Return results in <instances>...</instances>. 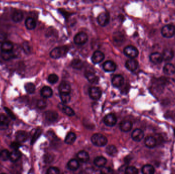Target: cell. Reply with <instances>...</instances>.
Wrapping results in <instances>:
<instances>
[{
	"label": "cell",
	"mask_w": 175,
	"mask_h": 174,
	"mask_svg": "<svg viewBox=\"0 0 175 174\" xmlns=\"http://www.w3.org/2000/svg\"><path fill=\"white\" fill-rule=\"evenodd\" d=\"M91 141L92 144L97 147H104L108 142V139L101 133H95L91 136Z\"/></svg>",
	"instance_id": "6da1fadb"
},
{
	"label": "cell",
	"mask_w": 175,
	"mask_h": 174,
	"mask_svg": "<svg viewBox=\"0 0 175 174\" xmlns=\"http://www.w3.org/2000/svg\"><path fill=\"white\" fill-rule=\"evenodd\" d=\"M68 51V48L66 46L58 47L55 48L51 51L50 56L54 59H58L62 56H65Z\"/></svg>",
	"instance_id": "7a4b0ae2"
},
{
	"label": "cell",
	"mask_w": 175,
	"mask_h": 174,
	"mask_svg": "<svg viewBox=\"0 0 175 174\" xmlns=\"http://www.w3.org/2000/svg\"><path fill=\"white\" fill-rule=\"evenodd\" d=\"M175 33V27L173 25H166L162 28L161 34L164 37L171 38L174 36Z\"/></svg>",
	"instance_id": "3957f363"
},
{
	"label": "cell",
	"mask_w": 175,
	"mask_h": 174,
	"mask_svg": "<svg viewBox=\"0 0 175 174\" xmlns=\"http://www.w3.org/2000/svg\"><path fill=\"white\" fill-rule=\"evenodd\" d=\"M123 53L125 56L130 58L131 59H134L137 57L139 54L138 49L134 46L131 45L126 46L123 50Z\"/></svg>",
	"instance_id": "277c9868"
},
{
	"label": "cell",
	"mask_w": 175,
	"mask_h": 174,
	"mask_svg": "<svg viewBox=\"0 0 175 174\" xmlns=\"http://www.w3.org/2000/svg\"><path fill=\"white\" fill-rule=\"evenodd\" d=\"M88 37L87 34L83 32L78 33L74 37V42L77 45H83L87 43Z\"/></svg>",
	"instance_id": "5b68a950"
},
{
	"label": "cell",
	"mask_w": 175,
	"mask_h": 174,
	"mask_svg": "<svg viewBox=\"0 0 175 174\" xmlns=\"http://www.w3.org/2000/svg\"><path fill=\"white\" fill-rule=\"evenodd\" d=\"M89 95L92 100H98L101 99L102 92L101 89L97 87H91L89 89Z\"/></svg>",
	"instance_id": "8992f818"
},
{
	"label": "cell",
	"mask_w": 175,
	"mask_h": 174,
	"mask_svg": "<svg viewBox=\"0 0 175 174\" xmlns=\"http://www.w3.org/2000/svg\"><path fill=\"white\" fill-rule=\"evenodd\" d=\"M110 15L108 12H101L97 17V22L99 25L107 26L110 21Z\"/></svg>",
	"instance_id": "52a82bcc"
},
{
	"label": "cell",
	"mask_w": 175,
	"mask_h": 174,
	"mask_svg": "<svg viewBox=\"0 0 175 174\" xmlns=\"http://www.w3.org/2000/svg\"><path fill=\"white\" fill-rule=\"evenodd\" d=\"M104 123L106 126L113 127L117 123V118L115 114H109L105 115L104 118Z\"/></svg>",
	"instance_id": "ba28073f"
},
{
	"label": "cell",
	"mask_w": 175,
	"mask_h": 174,
	"mask_svg": "<svg viewBox=\"0 0 175 174\" xmlns=\"http://www.w3.org/2000/svg\"><path fill=\"white\" fill-rule=\"evenodd\" d=\"M58 90L60 94H70L71 87L69 82L63 81L59 84Z\"/></svg>",
	"instance_id": "9c48e42d"
},
{
	"label": "cell",
	"mask_w": 175,
	"mask_h": 174,
	"mask_svg": "<svg viewBox=\"0 0 175 174\" xmlns=\"http://www.w3.org/2000/svg\"><path fill=\"white\" fill-rule=\"evenodd\" d=\"M145 136V133L141 129H136L133 131L131 134V137L133 141L137 142H139L143 139Z\"/></svg>",
	"instance_id": "30bf717a"
},
{
	"label": "cell",
	"mask_w": 175,
	"mask_h": 174,
	"mask_svg": "<svg viewBox=\"0 0 175 174\" xmlns=\"http://www.w3.org/2000/svg\"><path fill=\"white\" fill-rule=\"evenodd\" d=\"M138 65V61L134 59H129L125 64V68L131 72H134L137 70Z\"/></svg>",
	"instance_id": "8fae6325"
},
{
	"label": "cell",
	"mask_w": 175,
	"mask_h": 174,
	"mask_svg": "<svg viewBox=\"0 0 175 174\" xmlns=\"http://www.w3.org/2000/svg\"><path fill=\"white\" fill-rule=\"evenodd\" d=\"M105 59L104 53L99 51H96L93 53L92 56V61L93 64H98L101 62Z\"/></svg>",
	"instance_id": "7c38bea8"
},
{
	"label": "cell",
	"mask_w": 175,
	"mask_h": 174,
	"mask_svg": "<svg viewBox=\"0 0 175 174\" xmlns=\"http://www.w3.org/2000/svg\"><path fill=\"white\" fill-rule=\"evenodd\" d=\"M58 114L54 111L48 110L45 112V118L50 122H55L58 118Z\"/></svg>",
	"instance_id": "4fadbf2b"
},
{
	"label": "cell",
	"mask_w": 175,
	"mask_h": 174,
	"mask_svg": "<svg viewBox=\"0 0 175 174\" xmlns=\"http://www.w3.org/2000/svg\"><path fill=\"white\" fill-rule=\"evenodd\" d=\"M125 80L123 76L120 75H115L112 79V84L113 87L119 88L121 87L124 84Z\"/></svg>",
	"instance_id": "5bb4252c"
},
{
	"label": "cell",
	"mask_w": 175,
	"mask_h": 174,
	"mask_svg": "<svg viewBox=\"0 0 175 174\" xmlns=\"http://www.w3.org/2000/svg\"><path fill=\"white\" fill-rule=\"evenodd\" d=\"M85 76L89 82L92 84H97L99 82V78L91 71L86 72Z\"/></svg>",
	"instance_id": "9a60e30c"
},
{
	"label": "cell",
	"mask_w": 175,
	"mask_h": 174,
	"mask_svg": "<svg viewBox=\"0 0 175 174\" xmlns=\"http://www.w3.org/2000/svg\"><path fill=\"white\" fill-rule=\"evenodd\" d=\"M102 68L105 71L107 72H113L116 70V64L112 61H107L103 64Z\"/></svg>",
	"instance_id": "2e32d148"
},
{
	"label": "cell",
	"mask_w": 175,
	"mask_h": 174,
	"mask_svg": "<svg viewBox=\"0 0 175 174\" xmlns=\"http://www.w3.org/2000/svg\"><path fill=\"white\" fill-rule=\"evenodd\" d=\"M149 60L154 64H161L163 60L162 55L158 52L152 53L149 56Z\"/></svg>",
	"instance_id": "e0dca14e"
},
{
	"label": "cell",
	"mask_w": 175,
	"mask_h": 174,
	"mask_svg": "<svg viewBox=\"0 0 175 174\" xmlns=\"http://www.w3.org/2000/svg\"><path fill=\"white\" fill-rule=\"evenodd\" d=\"M133 127V124L129 121H122L119 124V128L121 131L124 132H128L131 130Z\"/></svg>",
	"instance_id": "ac0fdd59"
},
{
	"label": "cell",
	"mask_w": 175,
	"mask_h": 174,
	"mask_svg": "<svg viewBox=\"0 0 175 174\" xmlns=\"http://www.w3.org/2000/svg\"><path fill=\"white\" fill-rule=\"evenodd\" d=\"M58 107L64 112V114L69 117H72L75 115V112L73 109L63 103H59L58 105Z\"/></svg>",
	"instance_id": "d6986e66"
},
{
	"label": "cell",
	"mask_w": 175,
	"mask_h": 174,
	"mask_svg": "<svg viewBox=\"0 0 175 174\" xmlns=\"http://www.w3.org/2000/svg\"><path fill=\"white\" fill-rule=\"evenodd\" d=\"M145 145L147 148L149 149H153L155 148L157 145V141L155 138L152 136H149L146 137L145 141Z\"/></svg>",
	"instance_id": "ffe728a7"
},
{
	"label": "cell",
	"mask_w": 175,
	"mask_h": 174,
	"mask_svg": "<svg viewBox=\"0 0 175 174\" xmlns=\"http://www.w3.org/2000/svg\"><path fill=\"white\" fill-rule=\"evenodd\" d=\"M15 137L17 141L18 142H24L27 139L28 135L26 132L24 131H18L16 132Z\"/></svg>",
	"instance_id": "44dd1931"
},
{
	"label": "cell",
	"mask_w": 175,
	"mask_h": 174,
	"mask_svg": "<svg viewBox=\"0 0 175 174\" xmlns=\"http://www.w3.org/2000/svg\"><path fill=\"white\" fill-rule=\"evenodd\" d=\"M78 158L81 162L86 163L88 162L90 159V156L89 155L88 153L85 151H81L78 153L77 155Z\"/></svg>",
	"instance_id": "7402d4cb"
},
{
	"label": "cell",
	"mask_w": 175,
	"mask_h": 174,
	"mask_svg": "<svg viewBox=\"0 0 175 174\" xmlns=\"http://www.w3.org/2000/svg\"><path fill=\"white\" fill-rule=\"evenodd\" d=\"M52 95H53V91L50 87L45 86L42 88L41 91V95L44 98H50L52 97Z\"/></svg>",
	"instance_id": "603a6c76"
},
{
	"label": "cell",
	"mask_w": 175,
	"mask_h": 174,
	"mask_svg": "<svg viewBox=\"0 0 175 174\" xmlns=\"http://www.w3.org/2000/svg\"><path fill=\"white\" fill-rule=\"evenodd\" d=\"M162 57L163 59L165 61L171 60L173 58L174 56V52L172 49H165L163 50L162 53Z\"/></svg>",
	"instance_id": "cb8c5ba5"
},
{
	"label": "cell",
	"mask_w": 175,
	"mask_h": 174,
	"mask_svg": "<svg viewBox=\"0 0 175 174\" xmlns=\"http://www.w3.org/2000/svg\"><path fill=\"white\" fill-rule=\"evenodd\" d=\"M107 160L103 156H97L94 160V164L96 167L103 168L107 164Z\"/></svg>",
	"instance_id": "d4e9b609"
},
{
	"label": "cell",
	"mask_w": 175,
	"mask_h": 174,
	"mask_svg": "<svg viewBox=\"0 0 175 174\" xmlns=\"http://www.w3.org/2000/svg\"><path fill=\"white\" fill-rule=\"evenodd\" d=\"M163 72L168 75H172L175 73V67L172 64H166L163 68Z\"/></svg>",
	"instance_id": "484cf974"
},
{
	"label": "cell",
	"mask_w": 175,
	"mask_h": 174,
	"mask_svg": "<svg viewBox=\"0 0 175 174\" xmlns=\"http://www.w3.org/2000/svg\"><path fill=\"white\" fill-rule=\"evenodd\" d=\"M67 167L71 171H76L79 168V162L76 159H71L67 164Z\"/></svg>",
	"instance_id": "4316f807"
},
{
	"label": "cell",
	"mask_w": 175,
	"mask_h": 174,
	"mask_svg": "<svg viewBox=\"0 0 175 174\" xmlns=\"http://www.w3.org/2000/svg\"><path fill=\"white\" fill-rule=\"evenodd\" d=\"M25 26L27 28V29L30 30L35 29L37 26L36 21L32 17H28L25 21Z\"/></svg>",
	"instance_id": "83f0119b"
},
{
	"label": "cell",
	"mask_w": 175,
	"mask_h": 174,
	"mask_svg": "<svg viewBox=\"0 0 175 174\" xmlns=\"http://www.w3.org/2000/svg\"><path fill=\"white\" fill-rule=\"evenodd\" d=\"M9 125V120L4 115H0V129L5 130L8 127Z\"/></svg>",
	"instance_id": "f1b7e54d"
},
{
	"label": "cell",
	"mask_w": 175,
	"mask_h": 174,
	"mask_svg": "<svg viewBox=\"0 0 175 174\" xmlns=\"http://www.w3.org/2000/svg\"><path fill=\"white\" fill-rule=\"evenodd\" d=\"M155 171V170L154 167L151 164H145L142 168L141 172L142 174H154Z\"/></svg>",
	"instance_id": "f546056e"
},
{
	"label": "cell",
	"mask_w": 175,
	"mask_h": 174,
	"mask_svg": "<svg viewBox=\"0 0 175 174\" xmlns=\"http://www.w3.org/2000/svg\"><path fill=\"white\" fill-rule=\"evenodd\" d=\"M76 134L73 132H69L66 136L65 142L67 145H72L76 141Z\"/></svg>",
	"instance_id": "4dcf8cb0"
},
{
	"label": "cell",
	"mask_w": 175,
	"mask_h": 174,
	"mask_svg": "<svg viewBox=\"0 0 175 174\" xmlns=\"http://www.w3.org/2000/svg\"><path fill=\"white\" fill-rule=\"evenodd\" d=\"M12 20L16 23L21 21L23 18V12L20 10H16L13 12L12 14Z\"/></svg>",
	"instance_id": "1f68e13d"
},
{
	"label": "cell",
	"mask_w": 175,
	"mask_h": 174,
	"mask_svg": "<svg viewBox=\"0 0 175 174\" xmlns=\"http://www.w3.org/2000/svg\"><path fill=\"white\" fill-rule=\"evenodd\" d=\"M13 48H14V45L10 41H6L2 44V52H8L12 51Z\"/></svg>",
	"instance_id": "d6a6232c"
},
{
	"label": "cell",
	"mask_w": 175,
	"mask_h": 174,
	"mask_svg": "<svg viewBox=\"0 0 175 174\" xmlns=\"http://www.w3.org/2000/svg\"><path fill=\"white\" fill-rule=\"evenodd\" d=\"M21 157V153L18 150H14L10 153V158L12 162H16Z\"/></svg>",
	"instance_id": "836d02e7"
},
{
	"label": "cell",
	"mask_w": 175,
	"mask_h": 174,
	"mask_svg": "<svg viewBox=\"0 0 175 174\" xmlns=\"http://www.w3.org/2000/svg\"><path fill=\"white\" fill-rule=\"evenodd\" d=\"M71 67L76 70H81L84 66V63L79 59H75L72 61Z\"/></svg>",
	"instance_id": "e575fe53"
},
{
	"label": "cell",
	"mask_w": 175,
	"mask_h": 174,
	"mask_svg": "<svg viewBox=\"0 0 175 174\" xmlns=\"http://www.w3.org/2000/svg\"><path fill=\"white\" fill-rule=\"evenodd\" d=\"M113 41L116 44H121L124 41V37L120 33H115L113 35Z\"/></svg>",
	"instance_id": "d590c367"
},
{
	"label": "cell",
	"mask_w": 175,
	"mask_h": 174,
	"mask_svg": "<svg viewBox=\"0 0 175 174\" xmlns=\"http://www.w3.org/2000/svg\"><path fill=\"white\" fill-rule=\"evenodd\" d=\"M105 152L107 154L111 156L116 155L117 153V149L116 147L114 145H109L105 149Z\"/></svg>",
	"instance_id": "8d00e7d4"
},
{
	"label": "cell",
	"mask_w": 175,
	"mask_h": 174,
	"mask_svg": "<svg viewBox=\"0 0 175 174\" xmlns=\"http://www.w3.org/2000/svg\"><path fill=\"white\" fill-rule=\"evenodd\" d=\"M1 56L5 60H9L15 57L14 53L12 51L4 52H2Z\"/></svg>",
	"instance_id": "74e56055"
},
{
	"label": "cell",
	"mask_w": 175,
	"mask_h": 174,
	"mask_svg": "<svg viewBox=\"0 0 175 174\" xmlns=\"http://www.w3.org/2000/svg\"><path fill=\"white\" fill-rule=\"evenodd\" d=\"M10 153L7 150H3L0 152V159L1 160L7 161L10 158Z\"/></svg>",
	"instance_id": "f35d334b"
},
{
	"label": "cell",
	"mask_w": 175,
	"mask_h": 174,
	"mask_svg": "<svg viewBox=\"0 0 175 174\" xmlns=\"http://www.w3.org/2000/svg\"><path fill=\"white\" fill-rule=\"evenodd\" d=\"M25 89L28 94H33L35 92V85L32 83H27L25 85Z\"/></svg>",
	"instance_id": "ab89813d"
},
{
	"label": "cell",
	"mask_w": 175,
	"mask_h": 174,
	"mask_svg": "<svg viewBox=\"0 0 175 174\" xmlns=\"http://www.w3.org/2000/svg\"><path fill=\"white\" fill-rule=\"evenodd\" d=\"M60 98L62 103L64 104L69 103L71 99L70 94H60Z\"/></svg>",
	"instance_id": "60d3db41"
},
{
	"label": "cell",
	"mask_w": 175,
	"mask_h": 174,
	"mask_svg": "<svg viewBox=\"0 0 175 174\" xmlns=\"http://www.w3.org/2000/svg\"><path fill=\"white\" fill-rule=\"evenodd\" d=\"M58 79H59V78L57 75L55 74H52L48 76L47 80L49 83L54 84L58 82Z\"/></svg>",
	"instance_id": "b9f144b4"
},
{
	"label": "cell",
	"mask_w": 175,
	"mask_h": 174,
	"mask_svg": "<svg viewBox=\"0 0 175 174\" xmlns=\"http://www.w3.org/2000/svg\"><path fill=\"white\" fill-rule=\"evenodd\" d=\"M125 174H138V170L136 167L133 166H129L126 168L125 170Z\"/></svg>",
	"instance_id": "7bdbcfd3"
},
{
	"label": "cell",
	"mask_w": 175,
	"mask_h": 174,
	"mask_svg": "<svg viewBox=\"0 0 175 174\" xmlns=\"http://www.w3.org/2000/svg\"><path fill=\"white\" fill-rule=\"evenodd\" d=\"M47 102L44 99H40L37 102V106L39 109H44L47 106Z\"/></svg>",
	"instance_id": "ee69618b"
},
{
	"label": "cell",
	"mask_w": 175,
	"mask_h": 174,
	"mask_svg": "<svg viewBox=\"0 0 175 174\" xmlns=\"http://www.w3.org/2000/svg\"><path fill=\"white\" fill-rule=\"evenodd\" d=\"M42 133V130L41 129H38L35 131V133L34 134V136L32 137L31 141V144L32 145L35 142V141H37L38 138L39 137V136L41 135Z\"/></svg>",
	"instance_id": "f6af8a7d"
},
{
	"label": "cell",
	"mask_w": 175,
	"mask_h": 174,
	"mask_svg": "<svg viewBox=\"0 0 175 174\" xmlns=\"http://www.w3.org/2000/svg\"><path fill=\"white\" fill-rule=\"evenodd\" d=\"M60 171L57 167H52L49 168L47 171V174H59Z\"/></svg>",
	"instance_id": "bcb514c9"
},
{
	"label": "cell",
	"mask_w": 175,
	"mask_h": 174,
	"mask_svg": "<svg viewBox=\"0 0 175 174\" xmlns=\"http://www.w3.org/2000/svg\"><path fill=\"white\" fill-rule=\"evenodd\" d=\"M23 49L24 51L26 53V54H29L30 53L31 47L30 45H29V43L25 41L23 44Z\"/></svg>",
	"instance_id": "7dc6e473"
},
{
	"label": "cell",
	"mask_w": 175,
	"mask_h": 174,
	"mask_svg": "<svg viewBox=\"0 0 175 174\" xmlns=\"http://www.w3.org/2000/svg\"><path fill=\"white\" fill-rule=\"evenodd\" d=\"M101 173L102 174H113V171L109 167H103L101 170Z\"/></svg>",
	"instance_id": "c3c4849f"
},
{
	"label": "cell",
	"mask_w": 175,
	"mask_h": 174,
	"mask_svg": "<svg viewBox=\"0 0 175 174\" xmlns=\"http://www.w3.org/2000/svg\"><path fill=\"white\" fill-rule=\"evenodd\" d=\"M4 109L6 113L11 118H12L13 120L15 119V115H14V114L12 113V111H11L8 108L5 107Z\"/></svg>",
	"instance_id": "681fc988"
},
{
	"label": "cell",
	"mask_w": 175,
	"mask_h": 174,
	"mask_svg": "<svg viewBox=\"0 0 175 174\" xmlns=\"http://www.w3.org/2000/svg\"><path fill=\"white\" fill-rule=\"evenodd\" d=\"M7 37V35L5 33H0V43H4L6 41V39Z\"/></svg>",
	"instance_id": "f907efd6"
},
{
	"label": "cell",
	"mask_w": 175,
	"mask_h": 174,
	"mask_svg": "<svg viewBox=\"0 0 175 174\" xmlns=\"http://www.w3.org/2000/svg\"><path fill=\"white\" fill-rule=\"evenodd\" d=\"M11 147L14 149V150H18V148L20 147V145L18 144V142H12L11 145Z\"/></svg>",
	"instance_id": "816d5d0a"
},
{
	"label": "cell",
	"mask_w": 175,
	"mask_h": 174,
	"mask_svg": "<svg viewBox=\"0 0 175 174\" xmlns=\"http://www.w3.org/2000/svg\"><path fill=\"white\" fill-rule=\"evenodd\" d=\"M4 174V173H2V174Z\"/></svg>",
	"instance_id": "f5cc1de1"
},
{
	"label": "cell",
	"mask_w": 175,
	"mask_h": 174,
	"mask_svg": "<svg viewBox=\"0 0 175 174\" xmlns=\"http://www.w3.org/2000/svg\"><path fill=\"white\" fill-rule=\"evenodd\" d=\"M101 174V173H100V174Z\"/></svg>",
	"instance_id": "db71d44e"
}]
</instances>
